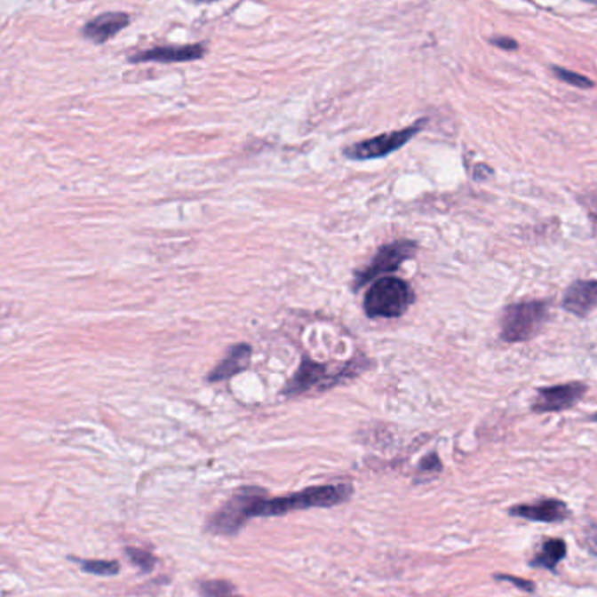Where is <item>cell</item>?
<instances>
[{"instance_id": "16", "label": "cell", "mask_w": 597, "mask_h": 597, "mask_svg": "<svg viewBox=\"0 0 597 597\" xmlns=\"http://www.w3.org/2000/svg\"><path fill=\"white\" fill-rule=\"evenodd\" d=\"M124 552H126L128 559H130L139 569H142L144 573H149V571H152V569L155 568V564H157V559H155L150 552L144 550V548L126 547Z\"/></svg>"}, {"instance_id": "12", "label": "cell", "mask_w": 597, "mask_h": 597, "mask_svg": "<svg viewBox=\"0 0 597 597\" xmlns=\"http://www.w3.org/2000/svg\"><path fill=\"white\" fill-rule=\"evenodd\" d=\"M128 23H130V16L124 12H105L99 18L92 20L84 27V37L93 43L103 44L114 36H117L123 28H126Z\"/></svg>"}, {"instance_id": "7", "label": "cell", "mask_w": 597, "mask_h": 597, "mask_svg": "<svg viewBox=\"0 0 597 597\" xmlns=\"http://www.w3.org/2000/svg\"><path fill=\"white\" fill-rule=\"evenodd\" d=\"M425 121H418L416 124L398 130V131H392V133H385V135H378L374 139L358 142L354 146H351L349 149L345 150L346 157L354 159V161H367V159H378V157H385L390 155L392 152L402 149L412 137H416L421 128H423Z\"/></svg>"}, {"instance_id": "21", "label": "cell", "mask_w": 597, "mask_h": 597, "mask_svg": "<svg viewBox=\"0 0 597 597\" xmlns=\"http://www.w3.org/2000/svg\"><path fill=\"white\" fill-rule=\"evenodd\" d=\"M495 578L501 580V582H510V584H513L521 591L535 593V584L531 580H522V578H517V577H512V575H497Z\"/></svg>"}, {"instance_id": "15", "label": "cell", "mask_w": 597, "mask_h": 597, "mask_svg": "<svg viewBox=\"0 0 597 597\" xmlns=\"http://www.w3.org/2000/svg\"><path fill=\"white\" fill-rule=\"evenodd\" d=\"M201 597H242L227 580H204L199 584Z\"/></svg>"}, {"instance_id": "4", "label": "cell", "mask_w": 597, "mask_h": 597, "mask_svg": "<svg viewBox=\"0 0 597 597\" xmlns=\"http://www.w3.org/2000/svg\"><path fill=\"white\" fill-rule=\"evenodd\" d=\"M414 302L412 287L397 276L376 280L363 298V311L369 318H398Z\"/></svg>"}, {"instance_id": "19", "label": "cell", "mask_w": 597, "mask_h": 597, "mask_svg": "<svg viewBox=\"0 0 597 597\" xmlns=\"http://www.w3.org/2000/svg\"><path fill=\"white\" fill-rule=\"evenodd\" d=\"M441 472H442V461L437 452H430L428 456H425L418 466V475H423L425 479L435 477Z\"/></svg>"}, {"instance_id": "23", "label": "cell", "mask_w": 597, "mask_h": 597, "mask_svg": "<svg viewBox=\"0 0 597 597\" xmlns=\"http://www.w3.org/2000/svg\"><path fill=\"white\" fill-rule=\"evenodd\" d=\"M585 2H589V4H594V5H597V0H585Z\"/></svg>"}, {"instance_id": "1", "label": "cell", "mask_w": 597, "mask_h": 597, "mask_svg": "<svg viewBox=\"0 0 597 597\" xmlns=\"http://www.w3.org/2000/svg\"><path fill=\"white\" fill-rule=\"evenodd\" d=\"M351 497L353 486L346 482L313 486L289 497L267 498L264 495L257 503L255 517H278L296 510L330 508L346 503Z\"/></svg>"}, {"instance_id": "3", "label": "cell", "mask_w": 597, "mask_h": 597, "mask_svg": "<svg viewBox=\"0 0 597 597\" xmlns=\"http://www.w3.org/2000/svg\"><path fill=\"white\" fill-rule=\"evenodd\" d=\"M547 300H522L505 307L499 338L505 343H528L537 338L547 323Z\"/></svg>"}, {"instance_id": "17", "label": "cell", "mask_w": 597, "mask_h": 597, "mask_svg": "<svg viewBox=\"0 0 597 597\" xmlns=\"http://www.w3.org/2000/svg\"><path fill=\"white\" fill-rule=\"evenodd\" d=\"M81 568L86 573L92 575H99V577H110V575H117L121 566L117 561H83Z\"/></svg>"}, {"instance_id": "6", "label": "cell", "mask_w": 597, "mask_h": 597, "mask_svg": "<svg viewBox=\"0 0 597 597\" xmlns=\"http://www.w3.org/2000/svg\"><path fill=\"white\" fill-rule=\"evenodd\" d=\"M416 253L418 243L412 240H398L390 245H385L374 255L372 262L365 269L356 273L353 280V291L358 292L370 282H376L390 273H395L405 260L412 259Z\"/></svg>"}, {"instance_id": "5", "label": "cell", "mask_w": 597, "mask_h": 597, "mask_svg": "<svg viewBox=\"0 0 597 597\" xmlns=\"http://www.w3.org/2000/svg\"><path fill=\"white\" fill-rule=\"evenodd\" d=\"M266 491L255 486L240 488L211 517L208 519V533L233 537L243 529L250 519H255V505Z\"/></svg>"}, {"instance_id": "8", "label": "cell", "mask_w": 597, "mask_h": 597, "mask_svg": "<svg viewBox=\"0 0 597 597\" xmlns=\"http://www.w3.org/2000/svg\"><path fill=\"white\" fill-rule=\"evenodd\" d=\"M587 392H589V386L580 381L540 388L531 403V410L535 414L562 412V410L575 407L582 398L585 397Z\"/></svg>"}, {"instance_id": "24", "label": "cell", "mask_w": 597, "mask_h": 597, "mask_svg": "<svg viewBox=\"0 0 597 597\" xmlns=\"http://www.w3.org/2000/svg\"><path fill=\"white\" fill-rule=\"evenodd\" d=\"M193 2H215V0H193Z\"/></svg>"}, {"instance_id": "11", "label": "cell", "mask_w": 597, "mask_h": 597, "mask_svg": "<svg viewBox=\"0 0 597 597\" xmlns=\"http://www.w3.org/2000/svg\"><path fill=\"white\" fill-rule=\"evenodd\" d=\"M251 362V348L245 343L235 345L233 348L227 349L226 356L210 370L206 376L208 383H222L227 381L242 372H245L250 367Z\"/></svg>"}, {"instance_id": "25", "label": "cell", "mask_w": 597, "mask_h": 597, "mask_svg": "<svg viewBox=\"0 0 597 597\" xmlns=\"http://www.w3.org/2000/svg\"><path fill=\"white\" fill-rule=\"evenodd\" d=\"M591 419H593V421H597V414H594Z\"/></svg>"}, {"instance_id": "9", "label": "cell", "mask_w": 597, "mask_h": 597, "mask_svg": "<svg viewBox=\"0 0 597 597\" xmlns=\"http://www.w3.org/2000/svg\"><path fill=\"white\" fill-rule=\"evenodd\" d=\"M512 517H521L533 522H562L571 515L569 506L557 498H544L537 503L515 505L508 510Z\"/></svg>"}, {"instance_id": "14", "label": "cell", "mask_w": 597, "mask_h": 597, "mask_svg": "<svg viewBox=\"0 0 597 597\" xmlns=\"http://www.w3.org/2000/svg\"><path fill=\"white\" fill-rule=\"evenodd\" d=\"M568 547L564 544V540L561 538H547L545 542L540 544V547L537 550L535 557L531 559V566L533 568H545L548 571H553L557 568V564L566 557Z\"/></svg>"}, {"instance_id": "13", "label": "cell", "mask_w": 597, "mask_h": 597, "mask_svg": "<svg viewBox=\"0 0 597 597\" xmlns=\"http://www.w3.org/2000/svg\"><path fill=\"white\" fill-rule=\"evenodd\" d=\"M204 56V48L201 44L191 46H164L154 50L142 51L131 58V61H161V63H177V61H193Z\"/></svg>"}, {"instance_id": "10", "label": "cell", "mask_w": 597, "mask_h": 597, "mask_svg": "<svg viewBox=\"0 0 597 597\" xmlns=\"http://www.w3.org/2000/svg\"><path fill=\"white\" fill-rule=\"evenodd\" d=\"M561 306L578 318L589 316L591 311L597 307L596 280H578L571 283L562 296Z\"/></svg>"}, {"instance_id": "18", "label": "cell", "mask_w": 597, "mask_h": 597, "mask_svg": "<svg viewBox=\"0 0 597 597\" xmlns=\"http://www.w3.org/2000/svg\"><path fill=\"white\" fill-rule=\"evenodd\" d=\"M552 74L561 79L562 83H568L571 86H577V88H582V90H587V88H593L594 83L591 79H587L585 76H580L577 72H569L566 68H561V67H552Z\"/></svg>"}, {"instance_id": "2", "label": "cell", "mask_w": 597, "mask_h": 597, "mask_svg": "<svg viewBox=\"0 0 597 597\" xmlns=\"http://www.w3.org/2000/svg\"><path fill=\"white\" fill-rule=\"evenodd\" d=\"M367 367V360L363 363H358L356 360H351L348 363L341 365L339 369L332 370L327 363H318L307 356H302V362L298 365L296 374L287 383L283 394L287 397L302 395L313 388H332L336 385H341V381H346L351 378H356L362 374Z\"/></svg>"}, {"instance_id": "20", "label": "cell", "mask_w": 597, "mask_h": 597, "mask_svg": "<svg viewBox=\"0 0 597 597\" xmlns=\"http://www.w3.org/2000/svg\"><path fill=\"white\" fill-rule=\"evenodd\" d=\"M584 547L589 553L597 555V524H591L584 529Z\"/></svg>"}, {"instance_id": "22", "label": "cell", "mask_w": 597, "mask_h": 597, "mask_svg": "<svg viewBox=\"0 0 597 597\" xmlns=\"http://www.w3.org/2000/svg\"><path fill=\"white\" fill-rule=\"evenodd\" d=\"M491 44L497 46V48H501V50L506 51L517 50V48H519V44H517L513 39H508V37H495V39L491 41Z\"/></svg>"}]
</instances>
